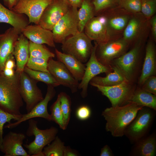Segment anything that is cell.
<instances>
[{"label": "cell", "instance_id": "13", "mask_svg": "<svg viewBox=\"0 0 156 156\" xmlns=\"http://www.w3.org/2000/svg\"><path fill=\"white\" fill-rule=\"evenodd\" d=\"M54 87L47 85V92L43 99L37 104L29 112L22 114L18 120L14 123H10L5 125L4 128L12 129L16 127L21 123L28 120L35 118H41L49 121H51L50 114L48 112L47 106L49 102L55 95Z\"/></svg>", "mask_w": 156, "mask_h": 156}, {"label": "cell", "instance_id": "10", "mask_svg": "<svg viewBox=\"0 0 156 156\" xmlns=\"http://www.w3.org/2000/svg\"><path fill=\"white\" fill-rule=\"evenodd\" d=\"M19 90L23 101L25 103L27 113L29 112L44 98L36 81L24 71L20 75Z\"/></svg>", "mask_w": 156, "mask_h": 156}, {"label": "cell", "instance_id": "5", "mask_svg": "<svg viewBox=\"0 0 156 156\" xmlns=\"http://www.w3.org/2000/svg\"><path fill=\"white\" fill-rule=\"evenodd\" d=\"M92 40L84 31L67 38L62 44L63 53L71 55L82 63L89 60L93 47Z\"/></svg>", "mask_w": 156, "mask_h": 156}, {"label": "cell", "instance_id": "1", "mask_svg": "<svg viewBox=\"0 0 156 156\" xmlns=\"http://www.w3.org/2000/svg\"><path fill=\"white\" fill-rule=\"evenodd\" d=\"M143 107L130 102L122 106L106 108L102 113L106 121V131L110 132L113 137L122 136L127 127Z\"/></svg>", "mask_w": 156, "mask_h": 156}, {"label": "cell", "instance_id": "16", "mask_svg": "<svg viewBox=\"0 0 156 156\" xmlns=\"http://www.w3.org/2000/svg\"><path fill=\"white\" fill-rule=\"evenodd\" d=\"M83 31L92 40L97 43L107 42L110 39L107 17L104 16H94L87 23Z\"/></svg>", "mask_w": 156, "mask_h": 156}, {"label": "cell", "instance_id": "44", "mask_svg": "<svg viewBox=\"0 0 156 156\" xmlns=\"http://www.w3.org/2000/svg\"><path fill=\"white\" fill-rule=\"evenodd\" d=\"M78 154L77 152L72 149L68 146H65L63 156H77Z\"/></svg>", "mask_w": 156, "mask_h": 156}, {"label": "cell", "instance_id": "8", "mask_svg": "<svg viewBox=\"0 0 156 156\" xmlns=\"http://www.w3.org/2000/svg\"><path fill=\"white\" fill-rule=\"evenodd\" d=\"M129 45L130 43L123 38L97 43L96 57L102 64L110 66L113 60L126 52Z\"/></svg>", "mask_w": 156, "mask_h": 156}, {"label": "cell", "instance_id": "6", "mask_svg": "<svg viewBox=\"0 0 156 156\" xmlns=\"http://www.w3.org/2000/svg\"><path fill=\"white\" fill-rule=\"evenodd\" d=\"M89 83L107 97L112 107L121 106L129 103L137 87L134 83L127 80L110 86H100L92 83Z\"/></svg>", "mask_w": 156, "mask_h": 156}, {"label": "cell", "instance_id": "14", "mask_svg": "<svg viewBox=\"0 0 156 156\" xmlns=\"http://www.w3.org/2000/svg\"><path fill=\"white\" fill-rule=\"evenodd\" d=\"M53 0H19L11 10L27 15L29 23L38 25L40 18L46 7Z\"/></svg>", "mask_w": 156, "mask_h": 156}, {"label": "cell", "instance_id": "11", "mask_svg": "<svg viewBox=\"0 0 156 156\" xmlns=\"http://www.w3.org/2000/svg\"><path fill=\"white\" fill-rule=\"evenodd\" d=\"M97 45V43L95 42L90 57L85 65L83 77L79 84L78 89L82 90L81 94L83 98L87 96L88 85L93 78L101 73L106 74L113 71L110 67L102 64L97 60L95 53Z\"/></svg>", "mask_w": 156, "mask_h": 156}, {"label": "cell", "instance_id": "21", "mask_svg": "<svg viewBox=\"0 0 156 156\" xmlns=\"http://www.w3.org/2000/svg\"><path fill=\"white\" fill-rule=\"evenodd\" d=\"M29 40L21 33L14 45L13 54L16 62V71L20 73L23 71L29 57Z\"/></svg>", "mask_w": 156, "mask_h": 156}, {"label": "cell", "instance_id": "41", "mask_svg": "<svg viewBox=\"0 0 156 156\" xmlns=\"http://www.w3.org/2000/svg\"><path fill=\"white\" fill-rule=\"evenodd\" d=\"M91 114L90 108L87 106L83 105L79 107L76 111L77 118L81 120H84L89 118Z\"/></svg>", "mask_w": 156, "mask_h": 156}, {"label": "cell", "instance_id": "26", "mask_svg": "<svg viewBox=\"0 0 156 156\" xmlns=\"http://www.w3.org/2000/svg\"><path fill=\"white\" fill-rule=\"evenodd\" d=\"M92 0H83L78 11L79 32L83 31L87 23L94 16L95 14Z\"/></svg>", "mask_w": 156, "mask_h": 156}, {"label": "cell", "instance_id": "39", "mask_svg": "<svg viewBox=\"0 0 156 156\" xmlns=\"http://www.w3.org/2000/svg\"><path fill=\"white\" fill-rule=\"evenodd\" d=\"M141 0H121L120 7L127 11L137 13L141 11Z\"/></svg>", "mask_w": 156, "mask_h": 156}, {"label": "cell", "instance_id": "3", "mask_svg": "<svg viewBox=\"0 0 156 156\" xmlns=\"http://www.w3.org/2000/svg\"><path fill=\"white\" fill-rule=\"evenodd\" d=\"M142 48L141 43L138 42L129 51L113 60L110 66L118 70L127 81L135 83L141 62Z\"/></svg>", "mask_w": 156, "mask_h": 156}, {"label": "cell", "instance_id": "18", "mask_svg": "<svg viewBox=\"0 0 156 156\" xmlns=\"http://www.w3.org/2000/svg\"><path fill=\"white\" fill-rule=\"evenodd\" d=\"M21 33L12 27L1 34L0 37V73L2 72L7 59L13 53L15 43Z\"/></svg>", "mask_w": 156, "mask_h": 156}, {"label": "cell", "instance_id": "15", "mask_svg": "<svg viewBox=\"0 0 156 156\" xmlns=\"http://www.w3.org/2000/svg\"><path fill=\"white\" fill-rule=\"evenodd\" d=\"M48 70L60 85L69 88L72 93L76 92L79 83L62 62L52 58L48 61Z\"/></svg>", "mask_w": 156, "mask_h": 156}, {"label": "cell", "instance_id": "42", "mask_svg": "<svg viewBox=\"0 0 156 156\" xmlns=\"http://www.w3.org/2000/svg\"><path fill=\"white\" fill-rule=\"evenodd\" d=\"M15 61L14 57L12 53L7 59L5 63L3 69L14 70V69L16 68Z\"/></svg>", "mask_w": 156, "mask_h": 156}, {"label": "cell", "instance_id": "7", "mask_svg": "<svg viewBox=\"0 0 156 156\" xmlns=\"http://www.w3.org/2000/svg\"><path fill=\"white\" fill-rule=\"evenodd\" d=\"M155 111L144 107L126 129L124 133L132 142L135 143L144 137L150 128L155 116Z\"/></svg>", "mask_w": 156, "mask_h": 156}, {"label": "cell", "instance_id": "23", "mask_svg": "<svg viewBox=\"0 0 156 156\" xmlns=\"http://www.w3.org/2000/svg\"><path fill=\"white\" fill-rule=\"evenodd\" d=\"M55 52L57 60L64 64L74 78L81 81L85 72L86 66L73 56L64 53L55 48Z\"/></svg>", "mask_w": 156, "mask_h": 156}, {"label": "cell", "instance_id": "4", "mask_svg": "<svg viewBox=\"0 0 156 156\" xmlns=\"http://www.w3.org/2000/svg\"><path fill=\"white\" fill-rule=\"evenodd\" d=\"M28 126L26 134L28 137L34 136V140L28 144H23L30 156H43L44 148L50 143L58 133L57 128L51 127L49 129H41L37 127L38 121L31 118L28 120Z\"/></svg>", "mask_w": 156, "mask_h": 156}, {"label": "cell", "instance_id": "33", "mask_svg": "<svg viewBox=\"0 0 156 156\" xmlns=\"http://www.w3.org/2000/svg\"><path fill=\"white\" fill-rule=\"evenodd\" d=\"M107 18L109 32L119 31L125 29L129 21V18L126 15H118Z\"/></svg>", "mask_w": 156, "mask_h": 156}, {"label": "cell", "instance_id": "46", "mask_svg": "<svg viewBox=\"0 0 156 156\" xmlns=\"http://www.w3.org/2000/svg\"><path fill=\"white\" fill-rule=\"evenodd\" d=\"M70 5L73 7L80 8L83 0H68Z\"/></svg>", "mask_w": 156, "mask_h": 156}, {"label": "cell", "instance_id": "29", "mask_svg": "<svg viewBox=\"0 0 156 156\" xmlns=\"http://www.w3.org/2000/svg\"><path fill=\"white\" fill-rule=\"evenodd\" d=\"M29 57L44 58L48 60L55 57V54L51 52L43 44L34 43L29 40Z\"/></svg>", "mask_w": 156, "mask_h": 156}, {"label": "cell", "instance_id": "47", "mask_svg": "<svg viewBox=\"0 0 156 156\" xmlns=\"http://www.w3.org/2000/svg\"><path fill=\"white\" fill-rule=\"evenodd\" d=\"M19 0H9V3L8 7L11 10L18 2Z\"/></svg>", "mask_w": 156, "mask_h": 156}, {"label": "cell", "instance_id": "40", "mask_svg": "<svg viewBox=\"0 0 156 156\" xmlns=\"http://www.w3.org/2000/svg\"><path fill=\"white\" fill-rule=\"evenodd\" d=\"M144 90L156 95V76L148 77L140 87Z\"/></svg>", "mask_w": 156, "mask_h": 156}, {"label": "cell", "instance_id": "49", "mask_svg": "<svg viewBox=\"0 0 156 156\" xmlns=\"http://www.w3.org/2000/svg\"><path fill=\"white\" fill-rule=\"evenodd\" d=\"M64 1L66 2V3H67L69 4V1H68V0H63Z\"/></svg>", "mask_w": 156, "mask_h": 156}, {"label": "cell", "instance_id": "28", "mask_svg": "<svg viewBox=\"0 0 156 156\" xmlns=\"http://www.w3.org/2000/svg\"><path fill=\"white\" fill-rule=\"evenodd\" d=\"M23 71L36 81L42 82L54 87L60 85L49 73L33 70L26 66Z\"/></svg>", "mask_w": 156, "mask_h": 156}, {"label": "cell", "instance_id": "35", "mask_svg": "<svg viewBox=\"0 0 156 156\" xmlns=\"http://www.w3.org/2000/svg\"><path fill=\"white\" fill-rule=\"evenodd\" d=\"M121 0H92L95 14L104 10L120 7Z\"/></svg>", "mask_w": 156, "mask_h": 156}, {"label": "cell", "instance_id": "22", "mask_svg": "<svg viewBox=\"0 0 156 156\" xmlns=\"http://www.w3.org/2000/svg\"><path fill=\"white\" fill-rule=\"evenodd\" d=\"M11 25L21 33L22 30L29 24L25 14L16 12L7 8L0 2V23Z\"/></svg>", "mask_w": 156, "mask_h": 156}, {"label": "cell", "instance_id": "50", "mask_svg": "<svg viewBox=\"0 0 156 156\" xmlns=\"http://www.w3.org/2000/svg\"><path fill=\"white\" fill-rule=\"evenodd\" d=\"M1 34H0V37L1 36Z\"/></svg>", "mask_w": 156, "mask_h": 156}, {"label": "cell", "instance_id": "30", "mask_svg": "<svg viewBox=\"0 0 156 156\" xmlns=\"http://www.w3.org/2000/svg\"><path fill=\"white\" fill-rule=\"evenodd\" d=\"M141 25L140 20L136 17L129 20L124 31L123 38L130 43L136 37L140 30Z\"/></svg>", "mask_w": 156, "mask_h": 156}, {"label": "cell", "instance_id": "20", "mask_svg": "<svg viewBox=\"0 0 156 156\" xmlns=\"http://www.w3.org/2000/svg\"><path fill=\"white\" fill-rule=\"evenodd\" d=\"M145 55L138 83L140 87L148 77L156 74V55L154 44L151 40L147 43Z\"/></svg>", "mask_w": 156, "mask_h": 156}, {"label": "cell", "instance_id": "34", "mask_svg": "<svg viewBox=\"0 0 156 156\" xmlns=\"http://www.w3.org/2000/svg\"><path fill=\"white\" fill-rule=\"evenodd\" d=\"M60 101V107L66 127L69 122L71 112V101L70 97L66 93L61 92L58 95Z\"/></svg>", "mask_w": 156, "mask_h": 156}, {"label": "cell", "instance_id": "45", "mask_svg": "<svg viewBox=\"0 0 156 156\" xmlns=\"http://www.w3.org/2000/svg\"><path fill=\"white\" fill-rule=\"evenodd\" d=\"M152 34L154 39L156 38V16L155 15L151 18L150 21Z\"/></svg>", "mask_w": 156, "mask_h": 156}, {"label": "cell", "instance_id": "25", "mask_svg": "<svg viewBox=\"0 0 156 156\" xmlns=\"http://www.w3.org/2000/svg\"><path fill=\"white\" fill-rule=\"evenodd\" d=\"M130 102L156 110V95L144 90L139 86H137Z\"/></svg>", "mask_w": 156, "mask_h": 156}, {"label": "cell", "instance_id": "38", "mask_svg": "<svg viewBox=\"0 0 156 156\" xmlns=\"http://www.w3.org/2000/svg\"><path fill=\"white\" fill-rule=\"evenodd\" d=\"M156 9V0H141V11L147 17L153 16Z\"/></svg>", "mask_w": 156, "mask_h": 156}, {"label": "cell", "instance_id": "12", "mask_svg": "<svg viewBox=\"0 0 156 156\" xmlns=\"http://www.w3.org/2000/svg\"><path fill=\"white\" fill-rule=\"evenodd\" d=\"M71 6L63 0H53L44 11L38 25L52 31L55 25L66 14Z\"/></svg>", "mask_w": 156, "mask_h": 156}, {"label": "cell", "instance_id": "24", "mask_svg": "<svg viewBox=\"0 0 156 156\" xmlns=\"http://www.w3.org/2000/svg\"><path fill=\"white\" fill-rule=\"evenodd\" d=\"M131 154L138 156H154L156 154V138L155 134L143 137L135 142Z\"/></svg>", "mask_w": 156, "mask_h": 156}, {"label": "cell", "instance_id": "19", "mask_svg": "<svg viewBox=\"0 0 156 156\" xmlns=\"http://www.w3.org/2000/svg\"><path fill=\"white\" fill-rule=\"evenodd\" d=\"M21 33L34 43L46 44L51 47H55L52 31L38 25H29L22 30Z\"/></svg>", "mask_w": 156, "mask_h": 156}, {"label": "cell", "instance_id": "9", "mask_svg": "<svg viewBox=\"0 0 156 156\" xmlns=\"http://www.w3.org/2000/svg\"><path fill=\"white\" fill-rule=\"evenodd\" d=\"M77 8L71 6L52 31L55 42L62 44L68 37L79 32Z\"/></svg>", "mask_w": 156, "mask_h": 156}, {"label": "cell", "instance_id": "31", "mask_svg": "<svg viewBox=\"0 0 156 156\" xmlns=\"http://www.w3.org/2000/svg\"><path fill=\"white\" fill-rule=\"evenodd\" d=\"M65 146L64 143L56 136L50 143L44 148L43 156H63Z\"/></svg>", "mask_w": 156, "mask_h": 156}, {"label": "cell", "instance_id": "48", "mask_svg": "<svg viewBox=\"0 0 156 156\" xmlns=\"http://www.w3.org/2000/svg\"><path fill=\"white\" fill-rule=\"evenodd\" d=\"M3 1L5 5L8 7V5L9 0H3Z\"/></svg>", "mask_w": 156, "mask_h": 156}, {"label": "cell", "instance_id": "36", "mask_svg": "<svg viewBox=\"0 0 156 156\" xmlns=\"http://www.w3.org/2000/svg\"><path fill=\"white\" fill-rule=\"evenodd\" d=\"M48 60L42 58L29 57L26 66L33 70L49 73L47 68Z\"/></svg>", "mask_w": 156, "mask_h": 156}, {"label": "cell", "instance_id": "32", "mask_svg": "<svg viewBox=\"0 0 156 156\" xmlns=\"http://www.w3.org/2000/svg\"><path fill=\"white\" fill-rule=\"evenodd\" d=\"M51 121L57 124L63 130H65V126L63 114L60 107V97L58 95L56 101L50 107Z\"/></svg>", "mask_w": 156, "mask_h": 156}, {"label": "cell", "instance_id": "27", "mask_svg": "<svg viewBox=\"0 0 156 156\" xmlns=\"http://www.w3.org/2000/svg\"><path fill=\"white\" fill-rule=\"evenodd\" d=\"M112 68L113 71L106 74V76L103 77L96 76L91 80L90 83L103 86H110L119 84L127 80L118 70L114 68Z\"/></svg>", "mask_w": 156, "mask_h": 156}, {"label": "cell", "instance_id": "37", "mask_svg": "<svg viewBox=\"0 0 156 156\" xmlns=\"http://www.w3.org/2000/svg\"><path fill=\"white\" fill-rule=\"evenodd\" d=\"M22 115H16L6 112L0 108V147L3 139L4 125L6 123H10L11 121L14 120H18L21 117Z\"/></svg>", "mask_w": 156, "mask_h": 156}, {"label": "cell", "instance_id": "43", "mask_svg": "<svg viewBox=\"0 0 156 156\" xmlns=\"http://www.w3.org/2000/svg\"><path fill=\"white\" fill-rule=\"evenodd\" d=\"M100 156H113L114 154L109 146L106 145L101 149Z\"/></svg>", "mask_w": 156, "mask_h": 156}, {"label": "cell", "instance_id": "17", "mask_svg": "<svg viewBox=\"0 0 156 156\" xmlns=\"http://www.w3.org/2000/svg\"><path fill=\"white\" fill-rule=\"evenodd\" d=\"M25 138L23 133L10 131L3 138L0 151L5 156H30L22 146Z\"/></svg>", "mask_w": 156, "mask_h": 156}, {"label": "cell", "instance_id": "2", "mask_svg": "<svg viewBox=\"0 0 156 156\" xmlns=\"http://www.w3.org/2000/svg\"><path fill=\"white\" fill-rule=\"evenodd\" d=\"M20 73L15 70L10 78L0 73V108L16 115L22 114L21 109L23 105L19 90Z\"/></svg>", "mask_w": 156, "mask_h": 156}]
</instances>
